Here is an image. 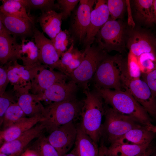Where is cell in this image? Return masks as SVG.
I'll return each mask as SVG.
<instances>
[{
  "label": "cell",
  "mask_w": 156,
  "mask_h": 156,
  "mask_svg": "<svg viewBox=\"0 0 156 156\" xmlns=\"http://www.w3.org/2000/svg\"><path fill=\"white\" fill-rule=\"evenodd\" d=\"M86 97L81 112L80 123L85 132L96 143L101 138L102 121L105 114L103 100L94 89L84 90Z\"/></svg>",
  "instance_id": "obj_1"
},
{
  "label": "cell",
  "mask_w": 156,
  "mask_h": 156,
  "mask_svg": "<svg viewBox=\"0 0 156 156\" xmlns=\"http://www.w3.org/2000/svg\"><path fill=\"white\" fill-rule=\"evenodd\" d=\"M94 88L104 103L116 111L134 118L144 126L151 123L148 114L127 91Z\"/></svg>",
  "instance_id": "obj_2"
},
{
  "label": "cell",
  "mask_w": 156,
  "mask_h": 156,
  "mask_svg": "<svg viewBox=\"0 0 156 156\" xmlns=\"http://www.w3.org/2000/svg\"><path fill=\"white\" fill-rule=\"evenodd\" d=\"M83 100L77 98L45 105L42 114L44 118L41 122L46 131L49 133L61 126L74 121L80 116Z\"/></svg>",
  "instance_id": "obj_3"
},
{
  "label": "cell",
  "mask_w": 156,
  "mask_h": 156,
  "mask_svg": "<svg viewBox=\"0 0 156 156\" xmlns=\"http://www.w3.org/2000/svg\"><path fill=\"white\" fill-rule=\"evenodd\" d=\"M127 66V59L121 55H107L98 66L92 78L94 87L123 90L122 75Z\"/></svg>",
  "instance_id": "obj_4"
},
{
  "label": "cell",
  "mask_w": 156,
  "mask_h": 156,
  "mask_svg": "<svg viewBox=\"0 0 156 156\" xmlns=\"http://www.w3.org/2000/svg\"><path fill=\"white\" fill-rule=\"evenodd\" d=\"M104 108L105 120L101 129V142H106L110 145L130 130L144 126L134 118L119 113L105 103Z\"/></svg>",
  "instance_id": "obj_5"
},
{
  "label": "cell",
  "mask_w": 156,
  "mask_h": 156,
  "mask_svg": "<svg viewBox=\"0 0 156 156\" xmlns=\"http://www.w3.org/2000/svg\"><path fill=\"white\" fill-rule=\"evenodd\" d=\"M128 27L122 20H114L109 17L96 36L98 46L107 53L113 51L120 53L125 52Z\"/></svg>",
  "instance_id": "obj_6"
},
{
  "label": "cell",
  "mask_w": 156,
  "mask_h": 156,
  "mask_svg": "<svg viewBox=\"0 0 156 156\" xmlns=\"http://www.w3.org/2000/svg\"><path fill=\"white\" fill-rule=\"evenodd\" d=\"M84 58L80 65L69 77L85 90L88 88V83L92 79L100 63L107 55L98 46L86 47L84 51Z\"/></svg>",
  "instance_id": "obj_7"
},
{
  "label": "cell",
  "mask_w": 156,
  "mask_h": 156,
  "mask_svg": "<svg viewBox=\"0 0 156 156\" xmlns=\"http://www.w3.org/2000/svg\"><path fill=\"white\" fill-rule=\"evenodd\" d=\"M122 80L123 90L130 93L148 115L156 118V97L146 83L140 79H129L126 72Z\"/></svg>",
  "instance_id": "obj_8"
},
{
  "label": "cell",
  "mask_w": 156,
  "mask_h": 156,
  "mask_svg": "<svg viewBox=\"0 0 156 156\" xmlns=\"http://www.w3.org/2000/svg\"><path fill=\"white\" fill-rule=\"evenodd\" d=\"M126 48L136 57L146 53L156 54V37L140 26L128 25Z\"/></svg>",
  "instance_id": "obj_9"
},
{
  "label": "cell",
  "mask_w": 156,
  "mask_h": 156,
  "mask_svg": "<svg viewBox=\"0 0 156 156\" xmlns=\"http://www.w3.org/2000/svg\"><path fill=\"white\" fill-rule=\"evenodd\" d=\"M69 79L65 74L56 71L47 66L40 64L31 80L30 92L35 95L41 94L55 83L67 81Z\"/></svg>",
  "instance_id": "obj_10"
},
{
  "label": "cell",
  "mask_w": 156,
  "mask_h": 156,
  "mask_svg": "<svg viewBox=\"0 0 156 156\" xmlns=\"http://www.w3.org/2000/svg\"><path fill=\"white\" fill-rule=\"evenodd\" d=\"M72 121L63 125L50 133L47 137L60 156L67 153L75 144L77 135V125Z\"/></svg>",
  "instance_id": "obj_11"
},
{
  "label": "cell",
  "mask_w": 156,
  "mask_h": 156,
  "mask_svg": "<svg viewBox=\"0 0 156 156\" xmlns=\"http://www.w3.org/2000/svg\"><path fill=\"white\" fill-rule=\"evenodd\" d=\"M33 37L39 50V60L42 64L62 73L60 57L51 40L35 27Z\"/></svg>",
  "instance_id": "obj_12"
},
{
  "label": "cell",
  "mask_w": 156,
  "mask_h": 156,
  "mask_svg": "<svg viewBox=\"0 0 156 156\" xmlns=\"http://www.w3.org/2000/svg\"><path fill=\"white\" fill-rule=\"evenodd\" d=\"M78 86L73 81L55 83L41 94L36 95L45 105L72 99L76 98Z\"/></svg>",
  "instance_id": "obj_13"
},
{
  "label": "cell",
  "mask_w": 156,
  "mask_h": 156,
  "mask_svg": "<svg viewBox=\"0 0 156 156\" xmlns=\"http://www.w3.org/2000/svg\"><path fill=\"white\" fill-rule=\"evenodd\" d=\"M31 86H13L17 103L26 116L31 117L42 115L44 106L37 96L30 92Z\"/></svg>",
  "instance_id": "obj_14"
},
{
  "label": "cell",
  "mask_w": 156,
  "mask_h": 156,
  "mask_svg": "<svg viewBox=\"0 0 156 156\" xmlns=\"http://www.w3.org/2000/svg\"><path fill=\"white\" fill-rule=\"evenodd\" d=\"M45 131L44 126L40 122L16 139L1 145L0 153L21 155L29 143L34 139L43 135Z\"/></svg>",
  "instance_id": "obj_15"
},
{
  "label": "cell",
  "mask_w": 156,
  "mask_h": 156,
  "mask_svg": "<svg viewBox=\"0 0 156 156\" xmlns=\"http://www.w3.org/2000/svg\"><path fill=\"white\" fill-rule=\"evenodd\" d=\"M96 2L94 8L91 13L90 25L84 41L86 47L91 46L97 32L109 17L107 1L99 0Z\"/></svg>",
  "instance_id": "obj_16"
},
{
  "label": "cell",
  "mask_w": 156,
  "mask_h": 156,
  "mask_svg": "<svg viewBox=\"0 0 156 156\" xmlns=\"http://www.w3.org/2000/svg\"><path fill=\"white\" fill-rule=\"evenodd\" d=\"M96 1L80 0L72 22V28L79 43L84 41L89 27L92 7Z\"/></svg>",
  "instance_id": "obj_17"
},
{
  "label": "cell",
  "mask_w": 156,
  "mask_h": 156,
  "mask_svg": "<svg viewBox=\"0 0 156 156\" xmlns=\"http://www.w3.org/2000/svg\"><path fill=\"white\" fill-rule=\"evenodd\" d=\"M0 21L9 32L16 38L19 37L21 40L33 36L35 23L29 20L0 12Z\"/></svg>",
  "instance_id": "obj_18"
},
{
  "label": "cell",
  "mask_w": 156,
  "mask_h": 156,
  "mask_svg": "<svg viewBox=\"0 0 156 156\" xmlns=\"http://www.w3.org/2000/svg\"><path fill=\"white\" fill-rule=\"evenodd\" d=\"M153 0L130 1L132 17L136 25L148 27L154 25Z\"/></svg>",
  "instance_id": "obj_19"
},
{
  "label": "cell",
  "mask_w": 156,
  "mask_h": 156,
  "mask_svg": "<svg viewBox=\"0 0 156 156\" xmlns=\"http://www.w3.org/2000/svg\"><path fill=\"white\" fill-rule=\"evenodd\" d=\"M44 120V118L42 115L29 118L26 117L11 126L0 131V145L16 139L38 123Z\"/></svg>",
  "instance_id": "obj_20"
},
{
  "label": "cell",
  "mask_w": 156,
  "mask_h": 156,
  "mask_svg": "<svg viewBox=\"0 0 156 156\" xmlns=\"http://www.w3.org/2000/svg\"><path fill=\"white\" fill-rule=\"evenodd\" d=\"M16 38L12 35L0 21V62L3 65L14 61L16 51L19 45Z\"/></svg>",
  "instance_id": "obj_21"
},
{
  "label": "cell",
  "mask_w": 156,
  "mask_h": 156,
  "mask_svg": "<svg viewBox=\"0 0 156 156\" xmlns=\"http://www.w3.org/2000/svg\"><path fill=\"white\" fill-rule=\"evenodd\" d=\"M77 135L74 148L77 156H98L99 148L84 131L80 123L77 125Z\"/></svg>",
  "instance_id": "obj_22"
},
{
  "label": "cell",
  "mask_w": 156,
  "mask_h": 156,
  "mask_svg": "<svg viewBox=\"0 0 156 156\" xmlns=\"http://www.w3.org/2000/svg\"><path fill=\"white\" fill-rule=\"evenodd\" d=\"M62 12L57 13L55 10H50L42 13L37 20L43 31L51 39L62 30Z\"/></svg>",
  "instance_id": "obj_23"
},
{
  "label": "cell",
  "mask_w": 156,
  "mask_h": 156,
  "mask_svg": "<svg viewBox=\"0 0 156 156\" xmlns=\"http://www.w3.org/2000/svg\"><path fill=\"white\" fill-rule=\"evenodd\" d=\"M21 40V43L16 52L15 60H21L23 65L28 66L41 64L39 60V50L35 42L26 38Z\"/></svg>",
  "instance_id": "obj_24"
},
{
  "label": "cell",
  "mask_w": 156,
  "mask_h": 156,
  "mask_svg": "<svg viewBox=\"0 0 156 156\" xmlns=\"http://www.w3.org/2000/svg\"><path fill=\"white\" fill-rule=\"evenodd\" d=\"M106 156H135L147 149L151 144L142 145L114 143L107 147L101 144Z\"/></svg>",
  "instance_id": "obj_25"
},
{
  "label": "cell",
  "mask_w": 156,
  "mask_h": 156,
  "mask_svg": "<svg viewBox=\"0 0 156 156\" xmlns=\"http://www.w3.org/2000/svg\"><path fill=\"white\" fill-rule=\"evenodd\" d=\"M155 137V133L144 126L130 130L114 143L138 145L151 144Z\"/></svg>",
  "instance_id": "obj_26"
},
{
  "label": "cell",
  "mask_w": 156,
  "mask_h": 156,
  "mask_svg": "<svg viewBox=\"0 0 156 156\" xmlns=\"http://www.w3.org/2000/svg\"><path fill=\"white\" fill-rule=\"evenodd\" d=\"M84 57L83 51L79 50L72 44L68 49L63 53L60 57L62 73L69 77L70 75L81 64Z\"/></svg>",
  "instance_id": "obj_27"
},
{
  "label": "cell",
  "mask_w": 156,
  "mask_h": 156,
  "mask_svg": "<svg viewBox=\"0 0 156 156\" xmlns=\"http://www.w3.org/2000/svg\"><path fill=\"white\" fill-rule=\"evenodd\" d=\"M0 12L9 15L29 20L35 23L34 16L28 12L25 7L18 0H0Z\"/></svg>",
  "instance_id": "obj_28"
},
{
  "label": "cell",
  "mask_w": 156,
  "mask_h": 156,
  "mask_svg": "<svg viewBox=\"0 0 156 156\" xmlns=\"http://www.w3.org/2000/svg\"><path fill=\"white\" fill-rule=\"evenodd\" d=\"M26 116L17 102L12 104L7 109L3 118L2 125L4 130L19 122Z\"/></svg>",
  "instance_id": "obj_29"
},
{
  "label": "cell",
  "mask_w": 156,
  "mask_h": 156,
  "mask_svg": "<svg viewBox=\"0 0 156 156\" xmlns=\"http://www.w3.org/2000/svg\"><path fill=\"white\" fill-rule=\"evenodd\" d=\"M29 148L35 151L39 156H60L47 137L43 135L37 138Z\"/></svg>",
  "instance_id": "obj_30"
},
{
  "label": "cell",
  "mask_w": 156,
  "mask_h": 156,
  "mask_svg": "<svg viewBox=\"0 0 156 156\" xmlns=\"http://www.w3.org/2000/svg\"><path fill=\"white\" fill-rule=\"evenodd\" d=\"M54 47L60 57L73 43L69 32L66 29L61 30L53 38L51 39Z\"/></svg>",
  "instance_id": "obj_31"
},
{
  "label": "cell",
  "mask_w": 156,
  "mask_h": 156,
  "mask_svg": "<svg viewBox=\"0 0 156 156\" xmlns=\"http://www.w3.org/2000/svg\"><path fill=\"white\" fill-rule=\"evenodd\" d=\"M107 5L110 18L114 20H123L127 8L126 0H108Z\"/></svg>",
  "instance_id": "obj_32"
},
{
  "label": "cell",
  "mask_w": 156,
  "mask_h": 156,
  "mask_svg": "<svg viewBox=\"0 0 156 156\" xmlns=\"http://www.w3.org/2000/svg\"><path fill=\"white\" fill-rule=\"evenodd\" d=\"M136 58L142 74H147L156 68V54L145 53Z\"/></svg>",
  "instance_id": "obj_33"
},
{
  "label": "cell",
  "mask_w": 156,
  "mask_h": 156,
  "mask_svg": "<svg viewBox=\"0 0 156 156\" xmlns=\"http://www.w3.org/2000/svg\"><path fill=\"white\" fill-rule=\"evenodd\" d=\"M29 11L31 9L39 10L42 13L50 10L60 9L58 3L54 0H28Z\"/></svg>",
  "instance_id": "obj_34"
},
{
  "label": "cell",
  "mask_w": 156,
  "mask_h": 156,
  "mask_svg": "<svg viewBox=\"0 0 156 156\" xmlns=\"http://www.w3.org/2000/svg\"><path fill=\"white\" fill-rule=\"evenodd\" d=\"M127 72L130 79H140L142 75L136 57L129 52L127 58Z\"/></svg>",
  "instance_id": "obj_35"
},
{
  "label": "cell",
  "mask_w": 156,
  "mask_h": 156,
  "mask_svg": "<svg viewBox=\"0 0 156 156\" xmlns=\"http://www.w3.org/2000/svg\"><path fill=\"white\" fill-rule=\"evenodd\" d=\"M17 102L14 92L5 91L0 95V123L1 125L4 115L7 109L12 104Z\"/></svg>",
  "instance_id": "obj_36"
},
{
  "label": "cell",
  "mask_w": 156,
  "mask_h": 156,
  "mask_svg": "<svg viewBox=\"0 0 156 156\" xmlns=\"http://www.w3.org/2000/svg\"><path fill=\"white\" fill-rule=\"evenodd\" d=\"M79 0H57L61 12L62 14L63 20L69 16L75 6L79 2Z\"/></svg>",
  "instance_id": "obj_37"
},
{
  "label": "cell",
  "mask_w": 156,
  "mask_h": 156,
  "mask_svg": "<svg viewBox=\"0 0 156 156\" xmlns=\"http://www.w3.org/2000/svg\"><path fill=\"white\" fill-rule=\"evenodd\" d=\"M0 65V95H2L5 91L6 88L10 82L8 76V70L11 62Z\"/></svg>",
  "instance_id": "obj_38"
},
{
  "label": "cell",
  "mask_w": 156,
  "mask_h": 156,
  "mask_svg": "<svg viewBox=\"0 0 156 156\" xmlns=\"http://www.w3.org/2000/svg\"><path fill=\"white\" fill-rule=\"evenodd\" d=\"M141 76L156 97V68L147 74H142Z\"/></svg>",
  "instance_id": "obj_39"
},
{
  "label": "cell",
  "mask_w": 156,
  "mask_h": 156,
  "mask_svg": "<svg viewBox=\"0 0 156 156\" xmlns=\"http://www.w3.org/2000/svg\"><path fill=\"white\" fill-rule=\"evenodd\" d=\"M156 151L155 148L151 145L146 150L135 156H149Z\"/></svg>",
  "instance_id": "obj_40"
},
{
  "label": "cell",
  "mask_w": 156,
  "mask_h": 156,
  "mask_svg": "<svg viewBox=\"0 0 156 156\" xmlns=\"http://www.w3.org/2000/svg\"><path fill=\"white\" fill-rule=\"evenodd\" d=\"M21 156H39V155L35 151L29 148L25 149Z\"/></svg>",
  "instance_id": "obj_41"
},
{
  "label": "cell",
  "mask_w": 156,
  "mask_h": 156,
  "mask_svg": "<svg viewBox=\"0 0 156 156\" xmlns=\"http://www.w3.org/2000/svg\"><path fill=\"white\" fill-rule=\"evenodd\" d=\"M145 127L148 130L156 134V125H154L150 123L145 126Z\"/></svg>",
  "instance_id": "obj_42"
},
{
  "label": "cell",
  "mask_w": 156,
  "mask_h": 156,
  "mask_svg": "<svg viewBox=\"0 0 156 156\" xmlns=\"http://www.w3.org/2000/svg\"><path fill=\"white\" fill-rule=\"evenodd\" d=\"M153 5L154 23L156 25V0H153Z\"/></svg>",
  "instance_id": "obj_43"
},
{
  "label": "cell",
  "mask_w": 156,
  "mask_h": 156,
  "mask_svg": "<svg viewBox=\"0 0 156 156\" xmlns=\"http://www.w3.org/2000/svg\"><path fill=\"white\" fill-rule=\"evenodd\" d=\"M98 156H106L104 153L103 147L101 145L99 148V152Z\"/></svg>",
  "instance_id": "obj_44"
},
{
  "label": "cell",
  "mask_w": 156,
  "mask_h": 156,
  "mask_svg": "<svg viewBox=\"0 0 156 156\" xmlns=\"http://www.w3.org/2000/svg\"><path fill=\"white\" fill-rule=\"evenodd\" d=\"M63 156H77L76 153L73 149L70 153H67Z\"/></svg>",
  "instance_id": "obj_45"
},
{
  "label": "cell",
  "mask_w": 156,
  "mask_h": 156,
  "mask_svg": "<svg viewBox=\"0 0 156 156\" xmlns=\"http://www.w3.org/2000/svg\"><path fill=\"white\" fill-rule=\"evenodd\" d=\"M21 155L17 154L7 155L3 153H0V156H21Z\"/></svg>",
  "instance_id": "obj_46"
},
{
  "label": "cell",
  "mask_w": 156,
  "mask_h": 156,
  "mask_svg": "<svg viewBox=\"0 0 156 156\" xmlns=\"http://www.w3.org/2000/svg\"><path fill=\"white\" fill-rule=\"evenodd\" d=\"M149 156H156V151L150 155Z\"/></svg>",
  "instance_id": "obj_47"
}]
</instances>
